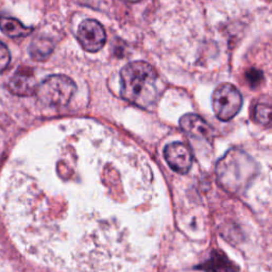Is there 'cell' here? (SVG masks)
Returning a JSON list of instances; mask_svg holds the SVG:
<instances>
[{
	"label": "cell",
	"instance_id": "cell-9",
	"mask_svg": "<svg viewBox=\"0 0 272 272\" xmlns=\"http://www.w3.org/2000/svg\"><path fill=\"white\" fill-rule=\"evenodd\" d=\"M0 29L10 38H23L32 32V28H28L19 20L4 15H0Z\"/></svg>",
	"mask_w": 272,
	"mask_h": 272
},
{
	"label": "cell",
	"instance_id": "cell-15",
	"mask_svg": "<svg viewBox=\"0 0 272 272\" xmlns=\"http://www.w3.org/2000/svg\"><path fill=\"white\" fill-rule=\"evenodd\" d=\"M128 1H130V2H138V1H140V0H128Z\"/></svg>",
	"mask_w": 272,
	"mask_h": 272
},
{
	"label": "cell",
	"instance_id": "cell-2",
	"mask_svg": "<svg viewBox=\"0 0 272 272\" xmlns=\"http://www.w3.org/2000/svg\"><path fill=\"white\" fill-rule=\"evenodd\" d=\"M260 173L257 163L240 149H231L216 165L217 181L225 190L234 195L245 192Z\"/></svg>",
	"mask_w": 272,
	"mask_h": 272
},
{
	"label": "cell",
	"instance_id": "cell-4",
	"mask_svg": "<svg viewBox=\"0 0 272 272\" xmlns=\"http://www.w3.org/2000/svg\"><path fill=\"white\" fill-rule=\"evenodd\" d=\"M213 110L220 120L228 121L237 115L242 105L239 91L230 83L220 84L213 92Z\"/></svg>",
	"mask_w": 272,
	"mask_h": 272
},
{
	"label": "cell",
	"instance_id": "cell-7",
	"mask_svg": "<svg viewBox=\"0 0 272 272\" xmlns=\"http://www.w3.org/2000/svg\"><path fill=\"white\" fill-rule=\"evenodd\" d=\"M180 127L189 137L211 140L213 136L212 127L196 114H186L180 119Z\"/></svg>",
	"mask_w": 272,
	"mask_h": 272
},
{
	"label": "cell",
	"instance_id": "cell-11",
	"mask_svg": "<svg viewBox=\"0 0 272 272\" xmlns=\"http://www.w3.org/2000/svg\"><path fill=\"white\" fill-rule=\"evenodd\" d=\"M54 49L51 40L46 38H37L33 40L30 46V54L35 61H45L49 58Z\"/></svg>",
	"mask_w": 272,
	"mask_h": 272
},
{
	"label": "cell",
	"instance_id": "cell-5",
	"mask_svg": "<svg viewBox=\"0 0 272 272\" xmlns=\"http://www.w3.org/2000/svg\"><path fill=\"white\" fill-rule=\"evenodd\" d=\"M77 38L84 50L97 52L104 46L106 34L102 25L97 20L87 19L79 26Z\"/></svg>",
	"mask_w": 272,
	"mask_h": 272
},
{
	"label": "cell",
	"instance_id": "cell-6",
	"mask_svg": "<svg viewBox=\"0 0 272 272\" xmlns=\"http://www.w3.org/2000/svg\"><path fill=\"white\" fill-rule=\"evenodd\" d=\"M164 156L170 168L181 175L187 174L192 165V153L190 149L180 141L167 145L164 150Z\"/></svg>",
	"mask_w": 272,
	"mask_h": 272
},
{
	"label": "cell",
	"instance_id": "cell-1",
	"mask_svg": "<svg viewBox=\"0 0 272 272\" xmlns=\"http://www.w3.org/2000/svg\"><path fill=\"white\" fill-rule=\"evenodd\" d=\"M157 74L150 64L142 61L129 63L120 73L121 96L142 109L151 106L159 95Z\"/></svg>",
	"mask_w": 272,
	"mask_h": 272
},
{
	"label": "cell",
	"instance_id": "cell-14",
	"mask_svg": "<svg viewBox=\"0 0 272 272\" xmlns=\"http://www.w3.org/2000/svg\"><path fill=\"white\" fill-rule=\"evenodd\" d=\"M11 61V54L8 47L0 42V71L4 70Z\"/></svg>",
	"mask_w": 272,
	"mask_h": 272
},
{
	"label": "cell",
	"instance_id": "cell-8",
	"mask_svg": "<svg viewBox=\"0 0 272 272\" xmlns=\"http://www.w3.org/2000/svg\"><path fill=\"white\" fill-rule=\"evenodd\" d=\"M8 88L15 95L30 96L37 92L39 85L30 71L19 70L10 79Z\"/></svg>",
	"mask_w": 272,
	"mask_h": 272
},
{
	"label": "cell",
	"instance_id": "cell-12",
	"mask_svg": "<svg viewBox=\"0 0 272 272\" xmlns=\"http://www.w3.org/2000/svg\"><path fill=\"white\" fill-rule=\"evenodd\" d=\"M254 120L261 126H269L272 123V107L259 103L254 109Z\"/></svg>",
	"mask_w": 272,
	"mask_h": 272
},
{
	"label": "cell",
	"instance_id": "cell-3",
	"mask_svg": "<svg viewBox=\"0 0 272 272\" xmlns=\"http://www.w3.org/2000/svg\"><path fill=\"white\" fill-rule=\"evenodd\" d=\"M76 84L70 78L62 75L50 76L38 88L40 101L47 106L60 107L66 105L76 92Z\"/></svg>",
	"mask_w": 272,
	"mask_h": 272
},
{
	"label": "cell",
	"instance_id": "cell-13",
	"mask_svg": "<svg viewBox=\"0 0 272 272\" xmlns=\"http://www.w3.org/2000/svg\"><path fill=\"white\" fill-rule=\"evenodd\" d=\"M246 80L250 84V87H259V85L263 82V74L259 69H249L246 73Z\"/></svg>",
	"mask_w": 272,
	"mask_h": 272
},
{
	"label": "cell",
	"instance_id": "cell-10",
	"mask_svg": "<svg viewBox=\"0 0 272 272\" xmlns=\"http://www.w3.org/2000/svg\"><path fill=\"white\" fill-rule=\"evenodd\" d=\"M197 269L209 271H232L237 270L238 268L234 266L224 252L219 251V250H215L210 260L206 261L201 266L197 267Z\"/></svg>",
	"mask_w": 272,
	"mask_h": 272
}]
</instances>
